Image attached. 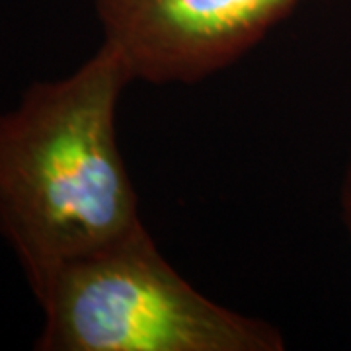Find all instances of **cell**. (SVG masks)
Wrapping results in <instances>:
<instances>
[{"instance_id": "3957f363", "label": "cell", "mask_w": 351, "mask_h": 351, "mask_svg": "<svg viewBox=\"0 0 351 351\" xmlns=\"http://www.w3.org/2000/svg\"><path fill=\"white\" fill-rule=\"evenodd\" d=\"M304 0H94L104 41L149 84H193L254 49Z\"/></svg>"}, {"instance_id": "7a4b0ae2", "label": "cell", "mask_w": 351, "mask_h": 351, "mask_svg": "<svg viewBox=\"0 0 351 351\" xmlns=\"http://www.w3.org/2000/svg\"><path fill=\"white\" fill-rule=\"evenodd\" d=\"M39 351H283L281 330L215 302L143 225L55 269L34 289Z\"/></svg>"}, {"instance_id": "277c9868", "label": "cell", "mask_w": 351, "mask_h": 351, "mask_svg": "<svg viewBox=\"0 0 351 351\" xmlns=\"http://www.w3.org/2000/svg\"><path fill=\"white\" fill-rule=\"evenodd\" d=\"M339 213H341V223L346 226L348 239L351 242V149L346 158V166L341 172V182H339Z\"/></svg>"}, {"instance_id": "6da1fadb", "label": "cell", "mask_w": 351, "mask_h": 351, "mask_svg": "<svg viewBox=\"0 0 351 351\" xmlns=\"http://www.w3.org/2000/svg\"><path fill=\"white\" fill-rule=\"evenodd\" d=\"M131 82L119 53L101 43L75 73L34 82L0 113V234L32 291L145 225L117 137Z\"/></svg>"}]
</instances>
